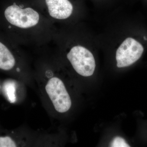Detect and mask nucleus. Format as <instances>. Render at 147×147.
Masks as SVG:
<instances>
[{
	"label": "nucleus",
	"mask_w": 147,
	"mask_h": 147,
	"mask_svg": "<svg viewBox=\"0 0 147 147\" xmlns=\"http://www.w3.org/2000/svg\"><path fill=\"white\" fill-rule=\"evenodd\" d=\"M4 16L9 24L21 29L35 26L38 24L40 19L39 13L33 9L22 8L15 3L5 9Z\"/></svg>",
	"instance_id": "nucleus-2"
},
{
	"label": "nucleus",
	"mask_w": 147,
	"mask_h": 147,
	"mask_svg": "<svg viewBox=\"0 0 147 147\" xmlns=\"http://www.w3.org/2000/svg\"><path fill=\"white\" fill-rule=\"evenodd\" d=\"M45 90L56 111L64 113L69 110L71 105V98L60 79L51 78L46 85Z\"/></svg>",
	"instance_id": "nucleus-4"
},
{
	"label": "nucleus",
	"mask_w": 147,
	"mask_h": 147,
	"mask_svg": "<svg viewBox=\"0 0 147 147\" xmlns=\"http://www.w3.org/2000/svg\"><path fill=\"white\" fill-rule=\"evenodd\" d=\"M4 90L6 95L11 103H14L16 101V85L13 82L8 81L4 85Z\"/></svg>",
	"instance_id": "nucleus-7"
},
{
	"label": "nucleus",
	"mask_w": 147,
	"mask_h": 147,
	"mask_svg": "<svg viewBox=\"0 0 147 147\" xmlns=\"http://www.w3.org/2000/svg\"><path fill=\"white\" fill-rule=\"evenodd\" d=\"M16 64V59L13 53L4 42L0 40V69L8 71Z\"/></svg>",
	"instance_id": "nucleus-6"
},
{
	"label": "nucleus",
	"mask_w": 147,
	"mask_h": 147,
	"mask_svg": "<svg viewBox=\"0 0 147 147\" xmlns=\"http://www.w3.org/2000/svg\"><path fill=\"white\" fill-rule=\"evenodd\" d=\"M110 146L112 147H129V145L127 143L123 138L120 137H115L110 143Z\"/></svg>",
	"instance_id": "nucleus-9"
},
{
	"label": "nucleus",
	"mask_w": 147,
	"mask_h": 147,
	"mask_svg": "<svg viewBox=\"0 0 147 147\" xmlns=\"http://www.w3.org/2000/svg\"><path fill=\"white\" fill-rule=\"evenodd\" d=\"M49 14L58 20H65L73 13L74 7L69 0H45Z\"/></svg>",
	"instance_id": "nucleus-5"
},
{
	"label": "nucleus",
	"mask_w": 147,
	"mask_h": 147,
	"mask_svg": "<svg viewBox=\"0 0 147 147\" xmlns=\"http://www.w3.org/2000/svg\"><path fill=\"white\" fill-rule=\"evenodd\" d=\"M67 57L79 75L88 77L94 73L96 68L94 56L85 46L79 44L73 45L67 53Z\"/></svg>",
	"instance_id": "nucleus-1"
},
{
	"label": "nucleus",
	"mask_w": 147,
	"mask_h": 147,
	"mask_svg": "<svg viewBox=\"0 0 147 147\" xmlns=\"http://www.w3.org/2000/svg\"><path fill=\"white\" fill-rule=\"evenodd\" d=\"M16 147V143L9 136L0 137V147Z\"/></svg>",
	"instance_id": "nucleus-8"
},
{
	"label": "nucleus",
	"mask_w": 147,
	"mask_h": 147,
	"mask_svg": "<svg viewBox=\"0 0 147 147\" xmlns=\"http://www.w3.org/2000/svg\"><path fill=\"white\" fill-rule=\"evenodd\" d=\"M144 52V46L134 38H124L116 50L117 67L123 68L131 65L141 57Z\"/></svg>",
	"instance_id": "nucleus-3"
}]
</instances>
